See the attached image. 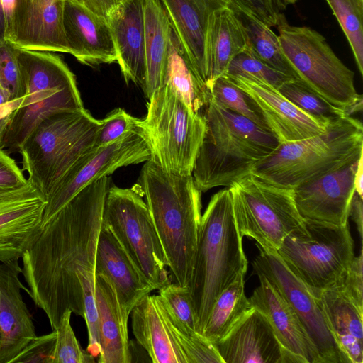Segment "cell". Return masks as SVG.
Instances as JSON below:
<instances>
[{"label": "cell", "mask_w": 363, "mask_h": 363, "mask_svg": "<svg viewBox=\"0 0 363 363\" xmlns=\"http://www.w3.org/2000/svg\"><path fill=\"white\" fill-rule=\"evenodd\" d=\"M111 186L104 177L80 191L42 228L21 257V274L35 306L56 330L67 310L86 325V350L100 353L95 301V261L105 200Z\"/></svg>", "instance_id": "obj_1"}, {"label": "cell", "mask_w": 363, "mask_h": 363, "mask_svg": "<svg viewBox=\"0 0 363 363\" xmlns=\"http://www.w3.org/2000/svg\"><path fill=\"white\" fill-rule=\"evenodd\" d=\"M138 186L137 191L145 197L174 283L188 286L202 216V192L192 174L169 173L152 159L143 165Z\"/></svg>", "instance_id": "obj_2"}, {"label": "cell", "mask_w": 363, "mask_h": 363, "mask_svg": "<svg viewBox=\"0 0 363 363\" xmlns=\"http://www.w3.org/2000/svg\"><path fill=\"white\" fill-rule=\"evenodd\" d=\"M203 110L206 132L192 171L201 192L229 187L250 174L281 143L269 131L211 97Z\"/></svg>", "instance_id": "obj_3"}, {"label": "cell", "mask_w": 363, "mask_h": 363, "mask_svg": "<svg viewBox=\"0 0 363 363\" xmlns=\"http://www.w3.org/2000/svg\"><path fill=\"white\" fill-rule=\"evenodd\" d=\"M247 269L242 237L235 220L231 192L227 187L211 197L201 216L192 275L187 286L200 334L203 335L218 296L240 274H245Z\"/></svg>", "instance_id": "obj_4"}, {"label": "cell", "mask_w": 363, "mask_h": 363, "mask_svg": "<svg viewBox=\"0 0 363 363\" xmlns=\"http://www.w3.org/2000/svg\"><path fill=\"white\" fill-rule=\"evenodd\" d=\"M362 153V123L342 116L330 121L323 133L280 143L254 167L251 174L276 186L294 189L359 159Z\"/></svg>", "instance_id": "obj_5"}, {"label": "cell", "mask_w": 363, "mask_h": 363, "mask_svg": "<svg viewBox=\"0 0 363 363\" xmlns=\"http://www.w3.org/2000/svg\"><path fill=\"white\" fill-rule=\"evenodd\" d=\"M101 125V120L83 108L48 116L28 135L18 152L28 180L45 199L67 171L96 147Z\"/></svg>", "instance_id": "obj_6"}, {"label": "cell", "mask_w": 363, "mask_h": 363, "mask_svg": "<svg viewBox=\"0 0 363 363\" xmlns=\"http://www.w3.org/2000/svg\"><path fill=\"white\" fill-rule=\"evenodd\" d=\"M18 58L26 92L7 130L4 150L8 154L18 152L48 116L84 108L75 75L61 57L50 52L19 49Z\"/></svg>", "instance_id": "obj_7"}, {"label": "cell", "mask_w": 363, "mask_h": 363, "mask_svg": "<svg viewBox=\"0 0 363 363\" xmlns=\"http://www.w3.org/2000/svg\"><path fill=\"white\" fill-rule=\"evenodd\" d=\"M138 127L150 147V159L162 169L177 175L192 174L206 132L201 113L194 111L163 84L148 98L147 114Z\"/></svg>", "instance_id": "obj_8"}, {"label": "cell", "mask_w": 363, "mask_h": 363, "mask_svg": "<svg viewBox=\"0 0 363 363\" xmlns=\"http://www.w3.org/2000/svg\"><path fill=\"white\" fill-rule=\"evenodd\" d=\"M277 27L283 52L300 80L345 116L362 110L354 72L337 57L323 35L308 26L289 24L284 13Z\"/></svg>", "instance_id": "obj_9"}, {"label": "cell", "mask_w": 363, "mask_h": 363, "mask_svg": "<svg viewBox=\"0 0 363 363\" xmlns=\"http://www.w3.org/2000/svg\"><path fill=\"white\" fill-rule=\"evenodd\" d=\"M277 253L317 298L339 282L355 257L349 223L311 220L287 235Z\"/></svg>", "instance_id": "obj_10"}, {"label": "cell", "mask_w": 363, "mask_h": 363, "mask_svg": "<svg viewBox=\"0 0 363 363\" xmlns=\"http://www.w3.org/2000/svg\"><path fill=\"white\" fill-rule=\"evenodd\" d=\"M103 225L112 232L154 290L170 283L162 243L147 205L135 187L111 184L105 200Z\"/></svg>", "instance_id": "obj_11"}, {"label": "cell", "mask_w": 363, "mask_h": 363, "mask_svg": "<svg viewBox=\"0 0 363 363\" xmlns=\"http://www.w3.org/2000/svg\"><path fill=\"white\" fill-rule=\"evenodd\" d=\"M229 189L240 235L254 239L264 250L277 252L285 238L303 225L292 189L276 186L251 174Z\"/></svg>", "instance_id": "obj_12"}, {"label": "cell", "mask_w": 363, "mask_h": 363, "mask_svg": "<svg viewBox=\"0 0 363 363\" xmlns=\"http://www.w3.org/2000/svg\"><path fill=\"white\" fill-rule=\"evenodd\" d=\"M150 158V147L138 127L109 145L94 147L67 171L48 196L42 228L91 182Z\"/></svg>", "instance_id": "obj_13"}, {"label": "cell", "mask_w": 363, "mask_h": 363, "mask_svg": "<svg viewBox=\"0 0 363 363\" xmlns=\"http://www.w3.org/2000/svg\"><path fill=\"white\" fill-rule=\"evenodd\" d=\"M257 247L259 253L252 262L255 273L269 280L293 308L315 347L320 363H350L333 336L318 298L291 272L277 252Z\"/></svg>", "instance_id": "obj_14"}, {"label": "cell", "mask_w": 363, "mask_h": 363, "mask_svg": "<svg viewBox=\"0 0 363 363\" xmlns=\"http://www.w3.org/2000/svg\"><path fill=\"white\" fill-rule=\"evenodd\" d=\"M225 76L245 92L251 108L281 143L306 139L325 130L329 122L304 113L269 84L252 78Z\"/></svg>", "instance_id": "obj_15"}, {"label": "cell", "mask_w": 363, "mask_h": 363, "mask_svg": "<svg viewBox=\"0 0 363 363\" xmlns=\"http://www.w3.org/2000/svg\"><path fill=\"white\" fill-rule=\"evenodd\" d=\"M46 203L29 180L21 188L0 193V263L18 261L36 240Z\"/></svg>", "instance_id": "obj_16"}, {"label": "cell", "mask_w": 363, "mask_h": 363, "mask_svg": "<svg viewBox=\"0 0 363 363\" xmlns=\"http://www.w3.org/2000/svg\"><path fill=\"white\" fill-rule=\"evenodd\" d=\"M359 159L294 189L296 208L304 220L337 225L349 223Z\"/></svg>", "instance_id": "obj_17"}, {"label": "cell", "mask_w": 363, "mask_h": 363, "mask_svg": "<svg viewBox=\"0 0 363 363\" xmlns=\"http://www.w3.org/2000/svg\"><path fill=\"white\" fill-rule=\"evenodd\" d=\"M65 0H16L7 40L21 50L69 53L63 15Z\"/></svg>", "instance_id": "obj_18"}, {"label": "cell", "mask_w": 363, "mask_h": 363, "mask_svg": "<svg viewBox=\"0 0 363 363\" xmlns=\"http://www.w3.org/2000/svg\"><path fill=\"white\" fill-rule=\"evenodd\" d=\"M257 276L259 285L249 300L269 320L281 347L283 363H320L315 347L293 308L269 280Z\"/></svg>", "instance_id": "obj_19"}, {"label": "cell", "mask_w": 363, "mask_h": 363, "mask_svg": "<svg viewBox=\"0 0 363 363\" xmlns=\"http://www.w3.org/2000/svg\"><path fill=\"white\" fill-rule=\"evenodd\" d=\"M18 261L0 263V363H11L36 336L30 313L21 290Z\"/></svg>", "instance_id": "obj_20"}, {"label": "cell", "mask_w": 363, "mask_h": 363, "mask_svg": "<svg viewBox=\"0 0 363 363\" xmlns=\"http://www.w3.org/2000/svg\"><path fill=\"white\" fill-rule=\"evenodd\" d=\"M63 27L69 54L80 63L96 67L116 62V50L107 18L75 0H65Z\"/></svg>", "instance_id": "obj_21"}, {"label": "cell", "mask_w": 363, "mask_h": 363, "mask_svg": "<svg viewBox=\"0 0 363 363\" xmlns=\"http://www.w3.org/2000/svg\"><path fill=\"white\" fill-rule=\"evenodd\" d=\"M214 345L223 363H283V351L269 320L253 307Z\"/></svg>", "instance_id": "obj_22"}, {"label": "cell", "mask_w": 363, "mask_h": 363, "mask_svg": "<svg viewBox=\"0 0 363 363\" xmlns=\"http://www.w3.org/2000/svg\"><path fill=\"white\" fill-rule=\"evenodd\" d=\"M118 63L127 84L145 88V27L143 0H128L107 16Z\"/></svg>", "instance_id": "obj_23"}, {"label": "cell", "mask_w": 363, "mask_h": 363, "mask_svg": "<svg viewBox=\"0 0 363 363\" xmlns=\"http://www.w3.org/2000/svg\"><path fill=\"white\" fill-rule=\"evenodd\" d=\"M172 27L199 78L207 83L205 36L214 11L230 6L233 0H160Z\"/></svg>", "instance_id": "obj_24"}, {"label": "cell", "mask_w": 363, "mask_h": 363, "mask_svg": "<svg viewBox=\"0 0 363 363\" xmlns=\"http://www.w3.org/2000/svg\"><path fill=\"white\" fill-rule=\"evenodd\" d=\"M112 283L118 302L130 316L135 306L154 289L140 273L112 232L102 223L95 261V274Z\"/></svg>", "instance_id": "obj_25"}, {"label": "cell", "mask_w": 363, "mask_h": 363, "mask_svg": "<svg viewBox=\"0 0 363 363\" xmlns=\"http://www.w3.org/2000/svg\"><path fill=\"white\" fill-rule=\"evenodd\" d=\"M95 301L100 346L99 363H130L133 356L128 339L129 315L121 308L110 280L95 274Z\"/></svg>", "instance_id": "obj_26"}, {"label": "cell", "mask_w": 363, "mask_h": 363, "mask_svg": "<svg viewBox=\"0 0 363 363\" xmlns=\"http://www.w3.org/2000/svg\"><path fill=\"white\" fill-rule=\"evenodd\" d=\"M244 26L230 6L210 16L205 36L207 83L225 74L231 60L249 48Z\"/></svg>", "instance_id": "obj_27"}, {"label": "cell", "mask_w": 363, "mask_h": 363, "mask_svg": "<svg viewBox=\"0 0 363 363\" xmlns=\"http://www.w3.org/2000/svg\"><path fill=\"white\" fill-rule=\"evenodd\" d=\"M130 315L133 335L152 362L187 363L155 296L149 294L142 298Z\"/></svg>", "instance_id": "obj_28"}, {"label": "cell", "mask_w": 363, "mask_h": 363, "mask_svg": "<svg viewBox=\"0 0 363 363\" xmlns=\"http://www.w3.org/2000/svg\"><path fill=\"white\" fill-rule=\"evenodd\" d=\"M333 336L350 363L363 362V308L335 285L318 297Z\"/></svg>", "instance_id": "obj_29"}, {"label": "cell", "mask_w": 363, "mask_h": 363, "mask_svg": "<svg viewBox=\"0 0 363 363\" xmlns=\"http://www.w3.org/2000/svg\"><path fill=\"white\" fill-rule=\"evenodd\" d=\"M145 88L148 99L163 85L172 27L160 0H143Z\"/></svg>", "instance_id": "obj_30"}, {"label": "cell", "mask_w": 363, "mask_h": 363, "mask_svg": "<svg viewBox=\"0 0 363 363\" xmlns=\"http://www.w3.org/2000/svg\"><path fill=\"white\" fill-rule=\"evenodd\" d=\"M163 84L173 89L196 113H201L211 97L206 84L195 72L173 28Z\"/></svg>", "instance_id": "obj_31"}, {"label": "cell", "mask_w": 363, "mask_h": 363, "mask_svg": "<svg viewBox=\"0 0 363 363\" xmlns=\"http://www.w3.org/2000/svg\"><path fill=\"white\" fill-rule=\"evenodd\" d=\"M230 6L235 11L246 30L248 50L263 63L291 78L298 75L285 56L279 36L271 27L263 23L239 1L233 0Z\"/></svg>", "instance_id": "obj_32"}, {"label": "cell", "mask_w": 363, "mask_h": 363, "mask_svg": "<svg viewBox=\"0 0 363 363\" xmlns=\"http://www.w3.org/2000/svg\"><path fill=\"white\" fill-rule=\"evenodd\" d=\"M245 274H240L215 301L203 335L212 343L223 338L252 308L245 292Z\"/></svg>", "instance_id": "obj_33"}, {"label": "cell", "mask_w": 363, "mask_h": 363, "mask_svg": "<svg viewBox=\"0 0 363 363\" xmlns=\"http://www.w3.org/2000/svg\"><path fill=\"white\" fill-rule=\"evenodd\" d=\"M158 290L159 295L155 296L156 301L169 323L182 333L200 334L188 287L170 282Z\"/></svg>", "instance_id": "obj_34"}, {"label": "cell", "mask_w": 363, "mask_h": 363, "mask_svg": "<svg viewBox=\"0 0 363 363\" xmlns=\"http://www.w3.org/2000/svg\"><path fill=\"white\" fill-rule=\"evenodd\" d=\"M337 18L363 74V0H325Z\"/></svg>", "instance_id": "obj_35"}, {"label": "cell", "mask_w": 363, "mask_h": 363, "mask_svg": "<svg viewBox=\"0 0 363 363\" xmlns=\"http://www.w3.org/2000/svg\"><path fill=\"white\" fill-rule=\"evenodd\" d=\"M278 91L302 111L323 122L345 116L342 109L328 102L300 79L285 82Z\"/></svg>", "instance_id": "obj_36"}, {"label": "cell", "mask_w": 363, "mask_h": 363, "mask_svg": "<svg viewBox=\"0 0 363 363\" xmlns=\"http://www.w3.org/2000/svg\"><path fill=\"white\" fill-rule=\"evenodd\" d=\"M207 88L211 98L216 103L268 130L262 119L251 108L245 92L225 75L219 77L208 83Z\"/></svg>", "instance_id": "obj_37"}, {"label": "cell", "mask_w": 363, "mask_h": 363, "mask_svg": "<svg viewBox=\"0 0 363 363\" xmlns=\"http://www.w3.org/2000/svg\"><path fill=\"white\" fill-rule=\"evenodd\" d=\"M72 312L67 309L56 328V341L52 363H94L95 357L82 348L72 328Z\"/></svg>", "instance_id": "obj_38"}, {"label": "cell", "mask_w": 363, "mask_h": 363, "mask_svg": "<svg viewBox=\"0 0 363 363\" xmlns=\"http://www.w3.org/2000/svg\"><path fill=\"white\" fill-rule=\"evenodd\" d=\"M18 52L9 41L0 40V86L11 101L22 99L26 92Z\"/></svg>", "instance_id": "obj_39"}, {"label": "cell", "mask_w": 363, "mask_h": 363, "mask_svg": "<svg viewBox=\"0 0 363 363\" xmlns=\"http://www.w3.org/2000/svg\"><path fill=\"white\" fill-rule=\"evenodd\" d=\"M225 75L255 79L269 84L277 90L283 83L293 79L263 63L252 54L248 48L231 60Z\"/></svg>", "instance_id": "obj_40"}, {"label": "cell", "mask_w": 363, "mask_h": 363, "mask_svg": "<svg viewBox=\"0 0 363 363\" xmlns=\"http://www.w3.org/2000/svg\"><path fill=\"white\" fill-rule=\"evenodd\" d=\"M161 312L162 313V311ZM162 314L184 352L187 363H223L213 343L201 334L182 333L169 323L163 313Z\"/></svg>", "instance_id": "obj_41"}, {"label": "cell", "mask_w": 363, "mask_h": 363, "mask_svg": "<svg viewBox=\"0 0 363 363\" xmlns=\"http://www.w3.org/2000/svg\"><path fill=\"white\" fill-rule=\"evenodd\" d=\"M139 120L124 109L118 108L113 110L101 120L96 146H106L123 137L138 128Z\"/></svg>", "instance_id": "obj_42"}, {"label": "cell", "mask_w": 363, "mask_h": 363, "mask_svg": "<svg viewBox=\"0 0 363 363\" xmlns=\"http://www.w3.org/2000/svg\"><path fill=\"white\" fill-rule=\"evenodd\" d=\"M57 333L36 336L16 356L11 363H52Z\"/></svg>", "instance_id": "obj_43"}, {"label": "cell", "mask_w": 363, "mask_h": 363, "mask_svg": "<svg viewBox=\"0 0 363 363\" xmlns=\"http://www.w3.org/2000/svg\"><path fill=\"white\" fill-rule=\"evenodd\" d=\"M362 263L363 254L361 249L359 256L354 257L351 264L336 284L361 308H363Z\"/></svg>", "instance_id": "obj_44"}, {"label": "cell", "mask_w": 363, "mask_h": 363, "mask_svg": "<svg viewBox=\"0 0 363 363\" xmlns=\"http://www.w3.org/2000/svg\"><path fill=\"white\" fill-rule=\"evenodd\" d=\"M28 181L15 160L0 150V193L21 188Z\"/></svg>", "instance_id": "obj_45"}, {"label": "cell", "mask_w": 363, "mask_h": 363, "mask_svg": "<svg viewBox=\"0 0 363 363\" xmlns=\"http://www.w3.org/2000/svg\"><path fill=\"white\" fill-rule=\"evenodd\" d=\"M23 98L0 105V150H4V140L13 113L20 106Z\"/></svg>", "instance_id": "obj_46"}, {"label": "cell", "mask_w": 363, "mask_h": 363, "mask_svg": "<svg viewBox=\"0 0 363 363\" xmlns=\"http://www.w3.org/2000/svg\"><path fill=\"white\" fill-rule=\"evenodd\" d=\"M91 12L107 18L116 8L128 0H75Z\"/></svg>", "instance_id": "obj_47"}, {"label": "cell", "mask_w": 363, "mask_h": 363, "mask_svg": "<svg viewBox=\"0 0 363 363\" xmlns=\"http://www.w3.org/2000/svg\"><path fill=\"white\" fill-rule=\"evenodd\" d=\"M16 0H0V40L8 39Z\"/></svg>", "instance_id": "obj_48"}, {"label": "cell", "mask_w": 363, "mask_h": 363, "mask_svg": "<svg viewBox=\"0 0 363 363\" xmlns=\"http://www.w3.org/2000/svg\"><path fill=\"white\" fill-rule=\"evenodd\" d=\"M350 216L356 224L357 230L362 238V228H363V206L362 198H361L356 192L353 196L350 210Z\"/></svg>", "instance_id": "obj_49"}, {"label": "cell", "mask_w": 363, "mask_h": 363, "mask_svg": "<svg viewBox=\"0 0 363 363\" xmlns=\"http://www.w3.org/2000/svg\"><path fill=\"white\" fill-rule=\"evenodd\" d=\"M363 155L359 160L357 170L354 175L355 192L363 199Z\"/></svg>", "instance_id": "obj_50"}, {"label": "cell", "mask_w": 363, "mask_h": 363, "mask_svg": "<svg viewBox=\"0 0 363 363\" xmlns=\"http://www.w3.org/2000/svg\"><path fill=\"white\" fill-rule=\"evenodd\" d=\"M8 94L0 86V105L10 101Z\"/></svg>", "instance_id": "obj_51"}, {"label": "cell", "mask_w": 363, "mask_h": 363, "mask_svg": "<svg viewBox=\"0 0 363 363\" xmlns=\"http://www.w3.org/2000/svg\"><path fill=\"white\" fill-rule=\"evenodd\" d=\"M240 2H241L242 4L250 6L255 4L258 0H238Z\"/></svg>", "instance_id": "obj_52"}, {"label": "cell", "mask_w": 363, "mask_h": 363, "mask_svg": "<svg viewBox=\"0 0 363 363\" xmlns=\"http://www.w3.org/2000/svg\"><path fill=\"white\" fill-rule=\"evenodd\" d=\"M286 4H291V0H283Z\"/></svg>", "instance_id": "obj_53"}, {"label": "cell", "mask_w": 363, "mask_h": 363, "mask_svg": "<svg viewBox=\"0 0 363 363\" xmlns=\"http://www.w3.org/2000/svg\"><path fill=\"white\" fill-rule=\"evenodd\" d=\"M297 0H291V4L296 2Z\"/></svg>", "instance_id": "obj_54"}]
</instances>
